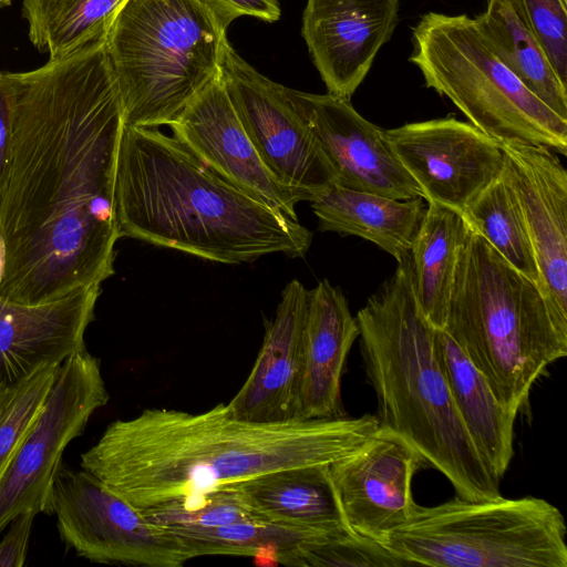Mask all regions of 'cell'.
I'll return each mask as SVG.
<instances>
[{
	"mask_svg": "<svg viewBox=\"0 0 567 567\" xmlns=\"http://www.w3.org/2000/svg\"><path fill=\"white\" fill-rule=\"evenodd\" d=\"M443 330L482 373L497 401L517 414L527 408L547 367L567 354L538 287L470 224Z\"/></svg>",
	"mask_w": 567,
	"mask_h": 567,
	"instance_id": "obj_5",
	"label": "cell"
},
{
	"mask_svg": "<svg viewBox=\"0 0 567 567\" xmlns=\"http://www.w3.org/2000/svg\"><path fill=\"white\" fill-rule=\"evenodd\" d=\"M143 515L167 529L212 528L246 520H265L246 503L235 484L206 494L185 508Z\"/></svg>",
	"mask_w": 567,
	"mask_h": 567,
	"instance_id": "obj_31",
	"label": "cell"
},
{
	"mask_svg": "<svg viewBox=\"0 0 567 567\" xmlns=\"http://www.w3.org/2000/svg\"><path fill=\"white\" fill-rule=\"evenodd\" d=\"M281 565L337 567H401L406 561L383 544L352 532L306 540L289 553Z\"/></svg>",
	"mask_w": 567,
	"mask_h": 567,
	"instance_id": "obj_30",
	"label": "cell"
},
{
	"mask_svg": "<svg viewBox=\"0 0 567 567\" xmlns=\"http://www.w3.org/2000/svg\"><path fill=\"white\" fill-rule=\"evenodd\" d=\"M60 364L44 363L0 383V481L41 414Z\"/></svg>",
	"mask_w": 567,
	"mask_h": 567,
	"instance_id": "obj_29",
	"label": "cell"
},
{
	"mask_svg": "<svg viewBox=\"0 0 567 567\" xmlns=\"http://www.w3.org/2000/svg\"><path fill=\"white\" fill-rule=\"evenodd\" d=\"M400 0H307L301 34L329 94L350 100L399 23Z\"/></svg>",
	"mask_w": 567,
	"mask_h": 567,
	"instance_id": "obj_17",
	"label": "cell"
},
{
	"mask_svg": "<svg viewBox=\"0 0 567 567\" xmlns=\"http://www.w3.org/2000/svg\"><path fill=\"white\" fill-rule=\"evenodd\" d=\"M38 514L29 508L11 519L0 540V567L24 566L31 528Z\"/></svg>",
	"mask_w": 567,
	"mask_h": 567,
	"instance_id": "obj_34",
	"label": "cell"
},
{
	"mask_svg": "<svg viewBox=\"0 0 567 567\" xmlns=\"http://www.w3.org/2000/svg\"><path fill=\"white\" fill-rule=\"evenodd\" d=\"M463 215L511 266L538 287V270L524 218L503 171L475 196Z\"/></svg>",
	"mask_w": 567,
	"mask_h": 567,
	"instance_id": "obj_28",
	"label": "cell"
},
{
	"mask_svg": "<svg viewBox=\"0 0 567 567\" xmlns=\"http://www.w3.org/2000/svg\"><path fill=\"white\" fill-rule=\"evenodd\" d=\"M100 293L101 285H93L40 303L0 298V383L44 363L61 364L84 350V333Z\"/></svg>",
	"mask_w": 567,
	"mask_h": 567,
	"instance_id": "obj_19",
	"label": "cell"
},
{
	"mask_svg": "<svg viewBox=\"0 0 567 567\" xmlns=\"http://www.w3.org/2000/svg\"><path fill=\"white\" fill-rule=\"evenodd\" d=\"M474 19L505 65L544 104L567 120V85L509 2L488 0L485 11Z\"/></svg>",
	"mask_w": 567,
	"mask_h": 567,
	"instance_id": "obj_25",
	"label": "cell"
},
{
	"mask_svg": "<svg viewBox=\"0 0 567 567\" xmlns=\"http://www.w3.org/2000/svg\"><path fill=\"white\" fill-rule=\"evenodd\" d=\"M359 326L343 292L323 279L309 290L298 420L346 416L341 380Z\"/></svg>",
	"mask_w": 567,
	"mask_h": 567,
	"instance_id": "obj_20",
	"label": "cell"
},
{
	"mask_svg": "<svg viewBox=\"0 0 567 567\" xmlns=\"http://www.w3.org/2000/svg\"><path fill=\"white\" fill-rule=\"evenodd\" d=\"M310 203L319 230L369 240L398 262L410 255L426 210L423 197L394 199L338 184L331 185Z\"/></svg>",
	"mask_w": 567,
	"mask_h": 567,
	"instance_id": "obj_22",
	"label": "cell"
},
{
	"mask_svg": "<svg viewBox=\"0 0 567 567\" xmlns=\"http://www.w3.org/2000/svg\"><path fill=\"white\" fill-rule=\"evenodd\" d=\"M168 530L187 547L193 558L205 555L250 556L259 565H279L299 544L338 534L315 532L267 520H246L212 528Z\"/></svg>",
	"mask_w": 567,
	"mask_h": 567,
	"instance_id": "obj_27",
	"label": "cell"
},
{
	"mask_svg": "<svg viewBox=\"0 0 567 567\" xmlns=\"http://www.w3.org/2000/svg\"><path fill=\"white\" fill-rule=\"evenodd\" d=\"M16 89L11 72H0V171L11 142Z\"/></svg>",
	"mask_w": 567,
	"mask_h": 567,
	"instance_id": "obj_35",
	"label": "cell"
},
{
	"mask_svg": "<svg viewBox=\"0 0 567 567\" xmlns=\"http://www.w3.org/2000/svg\"><path fill=\"white\" fill-rule=\"evenodd\" d=\"M467 230L468 221L462 213L433 200L426 202L410 258L420 308L435 329H443L445 324L458 250Z\"/></svg>",
	"mask_w": 567,
	"mask_h": 567,
	"instance_id": "obj_24",
	"label": "cell"
},
{
	"mask_svg": "<svg viewBox=\"0 0 567 567\" xmlns=\"http://www.w3.org/2000/svg\"><path fill=\"white\" fill-rule=\"evenodd\" d=\"M383 138L426 202L462 214L505 163L497 141L454 115L383 130Z\"/></svg>",
	"mask_w": 567,
	"mask_h": 567,
	"instance_id": "obj_12",
	"label": "cell"
},
{
	"mask_svg": "<svg viewBox=\"0 0 567 567\" xmlns=\"http://www.w3.org/2000/svg\"><path fill=\"white\" fill-rule=\"evenodd\" d=\"M308 300L309 290L297 279L282 290L255 364L239 391L226 403L231 416L257 423L298 420Z\"/></svg>",
	"mask_w": 567,
	"mask_h": 567,
	"instance_id": "obj_18",
	"label": "cell"
},
{
	"mask_svg": "<svg viewBox=\"0 0 567 567\" xmlns=\"http://www.w3.org/2000/svg\"><path fill=\"white\" fill-rule=\"evenodd\" d=\"M109 398L100 360L86 349L60 364L41 414L0 481V534L24 509L44 513L65 447Z\"/></svg>",
	"mask_w": 567,
	"mask_h": 567,
	"instance_id": "obj_10",
	"label": "cell"
},
{
	"mask_svg": "<svg viewBox=\"0 0 567 567\" xmlns=\"http://www.w3.org/2000/svg\"><path fill=\"white\" fill-rule=\"evenodd\" d=\"M503 175L513 188L534 251L538 289L554 329L567 344V171L555 152L498 142Z\"/></svg>",
	"mask_w": 567,
	"mask_h": 567,
	"instance_id": "obj_13",
	"label": "cell"
},
{
	"mask_svg": "<svg viewBox=\"0 0 567 567\" xmlns=\"http://www.w3.org/2000/svg\"><path fill=\"white\" fill-rule=\"evenodd\" d=\"M6 267V246L2 235L0 234V284L3 278Z\"/></svg>",
	"mask_w": 567,
	"mask_h": 567,
	"instance_id": "obj_36",
	"label": "cell"
},
{
	"mask_svg": "<svg viewBox=\"0 0 567 567\" xmlns=\"http://www.w3.org/2000/svg\"><path fill=\"white\" fill-rule=\"evenodd\" d=\"M367 379L381 429L412 446L442 473L457 496H501L499 480L473 445L453 402L413 284L410 255L355 316Z\"/></svg>",
	"mask_w": 567,
	"mask_h": 567,
	"instance_id": "obj_4",
	"label": "cell"
},
{
	"mask_svg": "<svg viewBox=\"0 0 567 567\" xmlns=\"http://www.w3.org/2000/svg\"><path fill=\"white\" fill-rule=\"evenodd\" d=\"M412 43L409 61L425 85L447 97L484 134L567 154V120L505 65L474 18L427 12L412 28Z\"/></svg>",
	"mask_w": 567,
	"mask_h": 567,
	"instance_id": "obj_7",
	"label": "cell"
},
{
	"mask_svg": "<svg viewBox=\"0 0 567 567\" xmlns=\"http://www.w3.org/2000/svg\"><path fill=\"white\" fill-rule=\"evenodd\" d=\"M44 513L56 517L63 542L92 563L181 567L193 559L168 529L83 468L60 465Z\"/></svg>",
	"mask_w": 567,
	"mask_h": 567,
	"instance_id": "obj_9",
	"label": "cell"
},
{
	"mask_svg": "<svg viewBox=\"0 0 567 567\" xmlns=\"http://www.w3.org/2000/svg\"><path fill=\"white\" fill-rule=\"evenodd\" d=\"M423 463L412 446L380 427L359 450L330 464L349 529L383 544L409 520L417 504L412 480Z\"/></svg>",
	"mask_w": 567,
	"mask_h": 567,
	"instance_id": "obj_15",
	"label": "cell"
},
{
	"mask_svg": "<svg viewBox=\"0 0 567 567\" xmlns=\"http://www.w3.org/2000/svg\"><path fill=\"white\" fill-rule=\"evenodd\" d=\"M434 347L464 427L488 471L501 480L514 455L517 413L497 401L482 373L443 329L434 330Z\"/></svg>",
	"mask_w": 567,
	"mask_h": 567,
	"instance_id": "obj_21",
	"label": "cell"
},
{
	"mask_svg": "<svg viewBox=\"0 0 567 567\" xmlns=\"http://www.w3.org/2000/svg\"><path fill=\"white\" fill-rule=\"evenodd\" d=\"M280 89L329 159L336 184L394 199L423 197L386 145L383 130L360 115L350 100Z\"/></svg>",
	"mask_w": 567,
	"mask_h": 567,
	"instance_id": "obj_14",
	"label": "cell"
},
{
	"mask_svg": "<svg viewBox=\"0 0 567 567\" xmlns=\"http://www.w3.org/2000/svg\"><path fill=\"white\" fill-rule=\"evenodd\" d=\"M120 235L223 264L302 257L312 233L210 169L156 127L124 125L116 166Z\"/></svg>",
	"mask_w": 567,
	"mask_h": 567,
	"instance_id": "obj_3",
	"label": "cell"
},
{
	"mask_svg": "<svg viewBox=\"0 0 567 567\" xmlns=\"http://www.w3.org/2000/svg\"><path fill=\"white\" fill-rule=\"evenodd\" d=\"M559 508L525 496L416 504L383 545L410 565L434 567H567Z\"/></svg>",
	"mask_w": 567,
	"mask_h": 567,
	"instance_id": "obj_8",
	"label": "cell"
},
{
	"mask_svg": "<svg viewBox=\"0 0 567 567\" xmlns=\"http://www.w3.org/2000/svg\"><path fill=\"white\" fill-rule=\"evenodd\" d=\"M329 465L278 470L235 486L267 522L321 533L348 532Z\"/></svg>",
	"mask_w": 567,
	"mask_h": 567,
	"instance_id": "obj_23",
	"label": "cell"
},
{
	"mask_svg": "<svg viewBox=\"0 0 567 567\" xmlns=\"http://www.w3.org/2000/svg\"><path fill=\"white\" fill-rule=\"evenodd\" d=\"M379 429L371 414L257 423L231 416L226 403L196 414L151 408L109 424L81 468L142 514L182 509L266 473L332 464Z\"/></svg>",
	"mask_w": 567,
	"mask_h": 567,
	"instance_id": "obj_2",
	"label": "cell"
},
{
	"mask_svg": "<svg viewBox=\"0 0 567 567\" xmlns=\"http://www.w3.org/2000/svg\"><path fill=\"white\" fill-rule=\"evenodd\" d=\"M221 78L233 106L267 168L311 202L336 184V172L310 128L278 84L246 62L227 41Z\"/></svg>",
	"mask_w": 567,
	"mask_h": 567,
	"instance_id": "obj_11",
	"label": "cell"
},
{
	"mask_svg": "<svg viewBox=\"0 0 567 567\" xmlns=\"http://www.w3.org/2000/svg\"><path fill=\"white\" fill-rule=\"evenodd\" d=\"M227 30L229 24L243 16L275 22L280 18L278 0H202Z\"/></svg>",
	"mask_w": 567,
	"mask_h": 567,
	"instance_id": "obj_33",
	"label": "cell"
},
{
	"mask_svg": "<svg viewBox=\"0 0 567 567\" xmlns=\"http://www.w3.org/2000/svg\"><path fill=\"white\" fill-rule=\"evenodd\" d=\"M3 7H6V6H4V4H2V3H0V10H1Z\"/></svg>",
	"mask_w": 567,
	"mask_h": 567,
	"instance_id": "obj_38",
	"label": "cell"
},
{
	"mask_svg": "<svg viewBox=\"0 0 567 567\" xmlns=\"http://www.w3.org/2000/svg\"><path fill=\"white\" fill-rule=\"evenodd\" d=\"M567 85V0H507Z\"/></svg>",
	"mask_w": 567,
	"mask_h": 567,
	"instance_id": "obj_32",
	"label": "cell"
},
{
	"mask_svg": "<svg viewBox=\"0 0 567 567\" xmlns=\"http://www.w3.org/2000/svg\"><path fill=\"white\" fill-rule=\"evenodd\" d=\"M174 137L210 169L250 197L297 218L300 193L282 184L264 164L245 132L221 74L171 125Z\"/></svg>",
	"mask_w": 567,
	"mask_h": 567,
	"instance_id": "obj_16",
	"label": "cell"
},
{
	"mask_svg": "<svg viewBox=\"0 0 567 567\" xmlns=\"http://www.w3.org/2000/svg\"><path fill=\"white\" fill-rule=\"evenodd\" d=\"M226 32L202 0H125L104 34L125 125L174 123L220 76Z\"/></svg>",
	"mask_w": 567,
	"mask_h": 567,
	"instance_id": "obj_6",
	"label": "cell"
},
{
	"mask_svg": "<svg viewBox=\"0 0 567 567\" xmlns=\"http://www.w3.org/2000/svg\"><path fill=\"white\" fill-rule=\"evenodd\" d=\"M125 0H22L31 43L60 59L103 37Z\"/></svg>",
	"mask_w": 567,
	"mask_h": 567,
	"instance_id": "obj_26",
	"label": "cell"
},
{
	"mask_svg": "<svg viewBox=\"0 0 567 567\" xmlns=\"http://www.w3.org/2000/svg\"><path fill=\"white\" fill-rule=\"evenodd\" d=\"M11 75L13 130L0 171V298L40 303L114 274L123 105L104 35Z\"/></svg>",
	"mask_w": 567,
	"mask_h": 567,
	"instance_id": "obj_1",
	"label": "cell"
},
{
	"mask_svg": "<svg viewBox=\"0 0 567 567\" xmlns=\"http://www.w3.org/2000/svg\"><path fill=\"white\" fill-rule=\"evenodd\" d=\"M11 2V0H0V3L4 4V6H9Z\"/></svg>",
	"mask_w": 567,
	"mask_h": 567,
	"instance_id": "obj_37",
	"label": "cell"
}]
</instances>
